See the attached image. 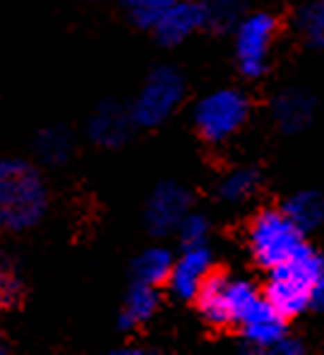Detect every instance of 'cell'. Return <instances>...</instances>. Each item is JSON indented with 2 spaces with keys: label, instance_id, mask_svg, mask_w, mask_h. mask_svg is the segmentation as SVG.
Wrapping results in <instances>:
<instances>
[{
  "label": "cell",
  "instance_id": "obj_1",
  "mask_svg": "<svg viewBox=\"0 0 324 355\" xmlns=\"http://www.w3.org/2000/svg\"><path fill=\"white\" fill-rule=\"evenodd\" d=\"M49 185L31 161H0V231H31L44 221V216L49 214Z\"/></svg>",
  "mask_w": 324,
  "mask_h": 355
},
{
  "label": "cell",
  "instance_id": "obj_2",
  "mask_svg": "<svg viewBox=\"0 0 324 355\" xmlns=\"http://www.w3.org/2000/svg\"><path fill=\"white\" fill-rule=\"evenodd\" d=\"M322 266L324 254L315 252L305 243L291 259L266 269L262 297L286 320L305 315L307 310H312V295Z\"/></svg>",
  "mask_w": 324,
  "mask_h": 355
},
{
  "label": "cell",
  "instance_id": "obj_3",
  "mask_svg": "<svg viewBox=\"0 0 324 355\" xmlns=\"http://www.w3.org/2000/svg\"><path fill=\"white\" fill-rule=\"evenodd\" d=\"M262 300V291L248 279H233L214 269L195 295L200 317L209 327H238L243 317Z\"/></svg>",
  "mask_w": 324,
  "mask_h": 355
},
{
  "label": "cell",
  "instance_id": "obj_4",
  "mask_svg": "<svg viewBox=\"0 0 324 355\" xmlns=\"http://www.w3.org/2000/svg\"><path fill=\"white\" fill-rule=\"evenodd\" d=\"M253 103L243 89L221 87L205 94L192 108V125L207 144H223L248 125Z\"/></svg>",
  "mask_w": 324,
  "mask_h": 355
},
{
  "label": "cell",
  "instance_id": "obj_5",
  "mask_svg": "<svg viewBox=\"0 0 324 355\" xmlns=\"http://www.w3.org/2000/svg\"><path fill=\"white\" fill-rule=\"evenodd\" d=\"M187 85L182 72L173 65H159L142 82L135 101L130 103V116L135 125L144 130L159 128L180 108Z\"/></svg>",
  "mask_w": 324,
  "mask_h": 355
},
{
  "label": "cell",
  "instance_id": "obj_6",
  "mask_svg": "<svg viewBox=\"0 0 324 355\" xmlns=\"http://www.w3.org/2000/svg\"><path fill=\"white\" fill-rule=\"evenodd\" d=\"M305 245V233L284 214V209H262L248 228V248L262 269L291 259Z\"/></svg>",
  "mask_w": 324,
  "mask_h": 355
},
{
  "label": "cell",
  "instance_id": "obj_7",
  "mask_svg": "<svg viewBox=\"0 0 324 355\" xmlns=\"http://www.w3.org/2000/svg\"><path fill=\"white\" fill-rule=\"evenodd\" d=\"M279 19L271 12H245L233 27V55L245 80H259L269 72Z\"/></svg>",
  "mask_w": 324,
  "mask_h": 355
},
{
  "label": "cell",
  "instance_id": "obj_8",
  "mask_svg": "<svg viewBox=\"0 0 324 355\" xmlns=\"http://www.w3.org/2000/svg\"><path fill=\"white\" fill-rule=\"evenodd\" d=\"M192 209V195L176 180H164L151 190L144 205V226L151 236L164 238L176 233L178 223Z\"/></svg>",
  "mask_w": 324,
  "mask_h": 355
},
{
  "label": "cell",
  "instance_id": "obj_9",
  "mask_svg": "<svg viewBox=\"0 0 324 355\" xmlns=\"http://www.w3.org/2000/svg\"><path fill=\"white\" fill-rule=\"evenodd\" d=\"M214 271V254L209 245H190L182 248V252L173 257V266L169 274L171 293L180 300H195L200 286L207 281V276Z\"/></svg>",
  "mask_w": 324,
  "mask_h": 355
},
{
  "label": "cell",
  "instance_id": "obj_10",
  "mask_svg": "<svg viewBox=\"0 0 324 355\" xmlns=\"http://www.w3.org/2000/svg\"><path fill=\"white\" fill-rule=\"evenodd\" d=\"M135 128L137 125L130 116V106L103 101L87 120V137L101 149H120L130 142Z\"/></svg>",
  "mask_w": 324,
  "mask_h": 355
},
{
  "label": "cell",
  "instance_id": "obj_11",
  "mask_svg": "<svg viewBox=\"0 0 324 355\" xmlns=\"http://www.w3.org/2000/svg\"><path fill=\"white\" fill-rule=\"evenodd\" d=\"M202 29H205V15H202L200 0H176L151 27L156 41L166 49L185 44Z\"/></svg>",
  "mask_w": 324,
  "mask_h": 355
},
{
  "label": "cell",
  "instance_id": "obj_12",
  "mask_svg": "<svg viewBox=\"0 0 324 355\" xmlns=\"http://www.w3.org/2000/svg\"><path fill=\"white\" fill-rule=\"evenodd\" d=\"M236 329L240 331V338H243L245 346L255 348V351L271 353V348L289 334V320L281 317L262 297V300L243 317V322H240Z\"/></svg>",
  "mask_w": 324,
  "mask_h": 355
},
{
  "label": "cell",
  "instance_id": "obj_13",
  "mask_svg": "<svg viewBox=\"0 0 324 355\" xmlns=\"http://www.w3.org/2000/svg\"><path fill=\"white\" fill-rule=\"evenodd\" d=\"M315 96L300 87L284 89L271 103V118H274V125L284 135H298L310 128V123L315 120Z\"/></svg>",
  "mask_w": 324,
  "mask_h": 355
},
{
  "label": "cell",
  "instance_id": "obj_14",
  "mask_svg": "<svg viewBox=\"0 0 324 355\" xmlns=\"http://www.w3.org/2000/svg\"><path fill=\"white\" fill-rule=\"evenodd\" d=\"M159 302H161V295L156 286L133 281L128 295H125L123 307H120L118 327L123 329V331H133V329L147 324L151 317L156 315V310H159Z\"/></svg>",
  "mask_w": 324,
  "mask_h": 355
},
{
  "label": "cell",
  "instance_id": "obj_15",
  "mask_svg": "<svg viewBox=\"0 0 324 355\" xmlns=\"http://www.w3.org/2000/svg\"><path fill=\"white\" fill-rule=\"evenodd\" d=\"M262 187V173L255 166H236L221 178L216 187V195L226 205H248L255 200Z\"/></svg>",
  "mask_w": 324,
  "mask_h": 355
},
{
  "label": "cell",
  "instance_id": "obj_16",
  "mask_svg": "<svg viewBox=\"0 0 324 355\" xmlns=\"http://www.w3.org/2000/svg\"><path fill=\"white\" fill-rule=\"evenodd\" d=\"M284 214L300 228L302 233H312L324 226V195L317 190H300L284 202Z\"/></svg>",
  "mask_w": 324,
  "mask_h": 355
},
{
  "label": "cell",
  "instance_id": "obj_17",
  "mask_svg": "<svg viewBox=\"0 0 324 355\" xmlns=\"http://www.w3.org/2000/svg\"><path fill=\"white\" fill-rule=\"evenodd\" d=\"M171 266H173V252L164 245H151L133 259V281L159 288L169 281Z\"/></svg>",
  "mask_w": 324,
  "mask_h": 355
},
{
  "label": "cell",
  "instance_id": "obj_18",
  "mask_svg": "<svg viewBox=\"0 0 324 355\" xmlns=\"http://www.w3.org/2000/svg\"><path fill=\"white\" fill-rule=\"evenodd\" d=\"M36 156L46 166H62L75 154V135L62 125H51L36 135Z\"/></svg>",
  "mask_w": 324,
  "mask_h": 355
},
{
  "label": "cell",
  "instance_id": "obj_19",
  "mask_svg": "<svg viewBox=\"0 0 324 355\" xmlns=\"http://www.w3.org/2000/svg\"><path fill=\"white\" fill-rule=\"evenodd\" d=\"M200 8L205 15V29L223 34L233 31L245 15V0H200Z\"/></svg>",
  "mask_w": 324,
  "mask_h": 355
},
{
  "label": "cell",
  "instance_id": "obj_20",
  "mask_svg": "<svg viewBox=\"0 0 324 355\" xmlns=\"http://www.w3.org/2000/svg\"><path fill=\"white\" fill-rule=\"evenodd\" d=\"M296 29L310 49L324 53V0H307L298 10Z\"/></svg>",
  "mask_w": 324,
  "mask_h": 355
},
{
  "label": "cell",
  "instance_id": "obj_21",
  "mask_svg": "<svg viewBox=\"0 0 324 355\" xmlns=\"http://www.w3.org/2000/svg\"><path fill=\"white\" fill-rule=\"evenodd\" d=\"M22 295L24 284L17 271V264L8 254H0V312L17 307L22 302Z\"/></svg>",
  "mask_w": 324,
  "mask_h": 355
},
{
  "label": "cell",
  "instance_id": "obj_22",
  "mask_svg": "<svg viewBox=\"0 0 324 355\" xmlns=\"http://www.w3.org/2000/svg\"><path fill=\"white\" fill-rule=\"evenodd\" d=\"M128 19L139 29H151L154 22L176 3V0H120Z\"/></svg>",
  "mask_w": 324,
  "mask_h": 355
},
{
  "label": "cell",
  "instance_id": "obj_23",
  "mask_svg": "<svg viewBox=\"0 0 324 355\" xmlns=\"http://www.w3.org/2000/svg\"><path fill=\"white\" fill-rule=\"evenodd\" d=\"M209 233H212V221L209 216L200 211H187L182 216V221L178 223L176 236L180 240L182 248H190V245H207L209 243Z\"/></svg>",
  "mask_w": 324,
  "mask_h": 355
},
{
  "label": "cell",
  "instance_id": "obj_24",
  "mask_svg": "<svg viewBox=\"0 0 324 355\" xmlns=\"http://www.w3.org/2000/svg\"><path fill=\"white\" fill-rule=\"evenodd\" d=\"M271 353H276V355H302L305 353V346H302V341H298V338L291 336V334H286V336L281 338L274 348H271Z\"/></svg>",
  "mask_w": 324,
  "mask_h": 355
},
{
  "label": "cell",
  "instance_id": "obj_25",
  "mask_svg": "<svg viewBox=\"0 0 324 355\" xmlns=\"http://www.w3.org/2000/svg\"><path fill=\"white\" fill-rule=\"evenodd\" d=\"M312 310H317V312H322V315H324V266L320 271V279H317L315 295H312Z\"/></svg>",
  "mask_w": 324,
  "mask_h": 355
},
{
  "label": "cell",
  "instance_id": "obj_26",
  "mask_svg": "<svg viewBox=\"0 0 324 355\" xmlns=\"http://www.w3.org/2000/svg\"><path fill=\"white\" fill-rule=\"evenodd\" d=\"M3 353H8V341H5V336L0 334V355Z\"/></svg>",
  "mask_w": 324,
  "mask_h": 355
},
{
  "label": "cell",
  "instance_id": "obj_27",
  "mask_svg": "<svg viewBox=\"0 0 324 355\" xmlns=\"http://www.w3.org/2000/svg\"><path fill=\"white\" fill-rule=\"evenodd\" d=\"M82 3H99V0H82Z\"/></svg>",
  "mask_w": 324,
  "mask_h": 355
}]
</instances>
